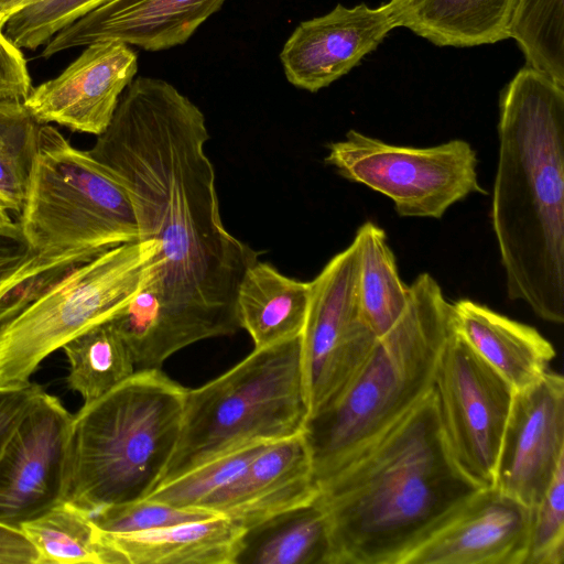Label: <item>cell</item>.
Returning a JSON list of instances; mask_svg holds the SVG:
<instances>
[{"instance_id": "1", "label": "cell", "mask_w": 564, "mask_h": 564, "mask_svg": "<svg viewBox=\"0 0 564 564\" xmlns=\"http://www.w3.org/2000/svg\"><path fill=\"white\" fill-rule=\"evenodd\" d=\"M202 110L164 79L134 77L88 153L127 193L139 240L160 245L149 281L159 300L142 319L158 365L240 328L236 295L259 253L231 235L219 210Z\"/></svg>"}, {"instance_id": "2", "label": "cell", "mask_w": 564, "mask_h": 564, "mask_svg": "<svg viewBox=\"0 0 564 564\" xmlns=\"http://www.w3.org/2000/svg\"><path fill=\"white\" fill-rule=\"evenodd\" d=\"M317 486L333 564H399L484 488L451 449L434 388Z\"/></svg>"}, {"instance_id": "3", "label": "cell", "mask_w": 564, "mask_h": 564, "mask_svg": "<svg viewBox=\"0 0 564 564\" xmlns=\"http://www.w3.org/2000/svg\"><path fill=\"white\" fill-rule=\"evenodd\" d=\"M490 218L506 290L564 322V87L525 67L499 102Z\"/></svg>"}, {"instance_id": "4", "label": "cell", "mask_w": 564, "mask_h": 564, "mask_svg": "<svg viewBox=\"0 0 564 564\" xmlns=\"http://www.w3.org/2000/svg\"><path fill=\"white\" fill-rule=\"evenodd\" d=\"M453 332V303L431 274H419L397 323L377 339L346 388L306 421L303 432L317 484L429 394Z\"/></svg>"}, {"instance_id": "5", "label": "cell", "mask_w": 564, "mask_h": 564, "mask_svg": "<svg viewBox=\"0 0 564 564\" xmlns=\"http://www.w3.org/2000/svg\"><path fill=\"white\" fill-rule=\"evenodd\" d=\"M186 388L161 369L135 372L73 415L63 501L93 514L147 498L175 448Z\"/></svg>"}, {"instance_id": "6", "label": "cell", "mask_w": 564, "mask_h": 564, "mask_svg": "<svg viewBox=\"0 0 564 564\" xmlns=\"http://www.w3.org/2000/svg\"><path fill=\"white\" fill-rule=\"evenodd\" d=\"M308 416L301 336L254 348L225 373L186 390L178 438L159 485L240 447L302 433Z\"/></svg>"}, {"instance_id": "7", "label": "cell", "mask_w": 564, "mask_h": 564, "mask_svg": "<svg viewBox=\"0 0 564 564\" xmlns=\"http://www.w3.org/2000/svg\"><path fill=\"white\" fill-rule=\"evenodd\" d=\"M20 224L34 254L96 256L139 241L124 189L88 153L42 124Z\"/></svg>"}, {"instance_id": "8", "label": "cell", "mask_w": 564, "mask_h": 564, "mask_svg": "<svg viewBox=\"0 0 564 564\" xmlns=\"http://www.w3.org/2000/svg\"><path fill=\"white\" fill-rule=\"evenodd\" d=\"M160 245L117 246L77 268L46 294L0 326V386L29 382L53 351L108 321L143 286Z\"/></svg>"}, {"instance_id": "9", "label": "cell", "mask_w": 564, "mask_h": 564, "mask_svg": "<svg viewBox=\"0 0 564 564\" xmlns=\"http://www.w3.org/2000/svg\"><path fill=\"white\" fill-rule=\"evenodd\" d=\"M327 149L326 164L341 177L390 198L400 217L440 219L470 194H486L478 182L477 154L465 140L415 148L351 129Z\"/></svg>"}, {"instance_id": "10", "label": "cell", "mask_w": 564, "mask_h": 564, "mask_svg": "<svg viewBox=\"0 0 564 564\" xmlns=\"http://www.w3.org/2000/svg\"><path fill=\"white\" fill-rule=\"evenodd\" d=\"M359 268V243L354 237L310 282V304L301 335L310 416L346 388L378 339L361 314Z\"/></svg>"}, {"instance_id": "11", "label": "cell", "mask_w": 564, "mask_h": 564, "mask_svg": "<svg viewBox=\"0 0 564 564\" xmlns=\"http://www.w3.org/2000/svg\"><path fill=\"white\" fill-rule=\"evenodd\" d=\"M434 390L456 460L477 482L492 486L516 390L455 332L441 355Z\"/></svg>"}, {"instance_id": "12", "label": "cell", "mask_w": 564, "mask_h": 564, "mask_svg": "<svg viewBox=\"0 0 564 564\" xmlns=\"http://www.w3.org/2000/svg\"><path fill=\"white\" fill-rule=\"evenodd\" d=\"M73 415L44 390L0 458V522L19 528L63 501Z\"/></svg>"}, {"instance_id": "13", "label": "cell", "mask_w": 564, "mask_h": 564, "mask_svg": "<svg viewBox=\"0 0 564 564\" xmlns=\"http://www.w3.org/2000/svg\"><path fill=\"white\" fill-rule=\"evenodd\" d=\"M563 460L564 379L549 370L514 391L492 486L532 508Z\"/></svg>"}, {"instance_id": "14", "label": "cell", "mask_w": 564, "mask_h": 564, "mask_svg": "<svg viewBox=\"0 0 564 564\" xmlns=\"http://www.w3.org/2000/svg\"><path fill=\"white\" fill-rule=\"evenodd\" d=\"M137 72L138 55L130 45L96 42L58 76L32 88L23 104L40 123L97 137L109 126Z\"/></svg>"}, {"instance_id": "15", "label": "cell", "mask_w": 564, "mask_h": 564, "mask_svg": "<svg viewBox=\"0 0 564 564\" xmlns=\"http://www.w3.org/2000/svg\"><path fill=\"white\" fill-rule=\"evenodd\" d=\"M532 508L484 487L399 564H524Z\"/></svg>"}, {"instance_id": "16", "label": "cell", "mask_w": 564, "mask_h": 564, "mask_svg": "<svg viewBox=\"0 0 564 564\" xmlns=\"http://www.w3.org/2000/svg\"><path fill=\"white\" fill-rule=\"evenodd\" d=\"M395 26L390 2L373 9L337 4L295 28L280 53L284 75L293 86L316 93L347 74Z\"/></svg>"}, {"instance_id": "17", "label": "cell", "mask_w": 564, "mask_h": 564, "mask_svg": "<svg viewBox=\"0 0 564 564\" xmlns=\"http://www.w3.org/2000/svg\"><path fill=\"white\" fill-rule=\"evenodd\" d=\"M226 0H110L56 33L42 51L56 53L100 41L155 52L184 44Z\"/></svg>"}, {"instance_id": "18", "label": "cell", "mask_w": 564, "mask_h": 564, "mask_svg": "<svg viewBox=\"0 0 564 564\" xmlns=\"http://www.w3.org/2000/svg\"><path fill=\"white\" fill-rule=\"evenodd\" d=\"M318 492L304 432L270 442L204 506L245 530L313 501Z\"/></svg>"}, {"instance_id": "19", "label": "cell", "mask_w": 564, "mask_h": 564, "mask_svg": "<svg viewBox=\"0 0 564 564\" xmlns=\"http://www.w3.org/2000/svg\"><path fill=\"white\" fill-rule=\"evenodd\" d=\"M456 335L516 391L531 386L555 357L551 343L534 327L468 299L453 303Z\"/></svg>"}, {"instance_id": "20", "label": "cell", "mask_w": 564, "mask_h": 564, "mask_svg": "<svg viewBox=\"0 0 564 564\" xmlns=\"http://www.w3.org/2000/svg\"><path fill=\"white\" fill-rule=\"evenodd\" d=\"M245 531L218 514L141 532H100L111 564H235Z\"/></svg>"}, {"instance_id": "21", "label": "cell", "mask_w": 564, "mask_h": 564, "mask_svg": "<svg viewBox=\"0 0 564 564\" xmlns=\"http://www.w3.org/2000/svg\"><path fill=\"white\" fill-rule=\"evenodd\" d=\"M311 295L310 282L281 273L257 260L243 273L236 295L239 327L263 348L302 335Z\"/></svg>"}, {"instance_id": "22", "label": "cell", "mask_w": 564, "mask_h": 564, "mask_svg": "<svg viewBox=\"0 0 564 564\" xmlns=\"http://www.w3.org/2000/svg\"><path fill=\"white\" fill-rule=\"evenodd\" d=\"M519 0H390L397 26L440 46L466 47L508 37Z\"/></svg>"}, {"instance_id": "23", "label": "cell", "mask_w": 564, "mask_h": 564, "mask_svg": "<svg viewBox=\"0 0 564 564\" xmlns=\"http://www.w3.org/2000/svg\"><path fill=\"white\" fill-rule=\"evenodd\" d=\"M235 564H333L326 512L315 498L246 529Z\"/></svg>"}, {"instance_id": "24", "label": "cell", "mask_w": 564, "mask_h": 564, "mask_svg": "<svg viewBox=\"0 0 564 564\" xmlns=\"http://www.w3.org/2000/svg\"><path fill=\"white\" fill-rule=\"evenodd\" d=\"M360 268L358 295L361 314L379 338L400 318L409 299V285L400 278L386 232L372 221L356 231Z\"/></svg>"}, {"instance_id": "25", "label": "cell", "mask_w": 564, "mask_h": 564, "mask_svg": "<svg viewBox=\"0 0 564 564\" xmlns=\"http://www.w3.org/2000/svg\"><path fill=\"white\" fill-rule=\"evenodd\" d=\"M62 348L69 362L68 387L80 393L85 403L135 372L131 354L109 319L84 330Z\"/></svg>"}, {"instance_id": "26", "label": "cell", "mask_w": 564, "mask_h": 564, "mask_svg": "<svg viewBox=\"0 0 564 564\" xmlns=\"http://www.w3.org/2000/svg\"><path fill=\"white\" fill-rule=\"evenodd\" d=\"M20 529L39 551L40 564H111L91 514L68 501H61Z\"/></svg>"}, {"instance_id": "27", "label": "cell", "mask_w": 564, "mask_h": 564, "mask_svg": "<svg viewBox=\"0 0 564 564\" xmlns=\"http://www.w3.org/2000/svg\"><path fill=\"white\" fill-rule=\"evenodd\" d=\"M564 0H519L508 37L523 51L531 68L564 87Z\"/></svg>"}, {"instance_id": "28", "label": "cell", "mask_w": 564, "mask_h": 564, "mask_svg": "<svg viewBox=\"0 0 564 564\" xmlns=\"http://www.w3.org/2000/svg\"><path fill=\"white\" fill-rule=\"evenodd\" d=\"M42 124L23 101H0V195L11 212L23 208Z\"/></svg>"}, {"instance_id": "29", "label": "cell", "mask_w": 564, "mask_h": 564, "mask_svg": "<svg viewBox=\"0 0 564 564\" xmlns=\"http://www.w3.org/2000/svg\"><path fill=\"white\" fill-rule=\"evenodd\" d=\"M253 443L217 456L164 484L147 498L178 508L203 507L218 491L238 477L265 447Z\"/></svg>"}, {"instance_id": "30", "label": "cell", "mask_w": 564, "mask_h": 564, "mask_svg": "<svg viewBox=\"0 0 564 564\" xmlns=\"http://www.w3.org/2000/svg\"><path fill=\"white\" fill-rule=\"evenodd\" d=\"M96 257L98 256L86 251L33 254L0 286V323L20 314L77 268Z\"/></svg>"}, {"instance_id": "31", "label": "cell", "mask_w": 564, "mask_h": 564, "mask_svg": "<svg viewBox=\"0 0 564 564\" xmlns=\"http://www.w3.org/2000/svg\"><path fill=\"white\" fill-rule=\"evenodd\" d=\"M110 0H37L11 14L7 37L20 50H35L56 33Z\"/></svg>"}, {"instance_id": "32", "label": "cell", "mask_w": 564, "mask_h": 564, "mask_svg": "<svg viewBox=\"0 0 564 564\" xmlns=\"http://www.w3.org/2000/svg\"><path fill=\"white\" fill-rule=\"evenodd\" d=\"M218 513L203 507L178 508L140 499L99 509L91 514L97 528L107 533H132L204 520Z\"/></svg>"}, {"instance_id": "33", "label": "cell", "mask_w": 564, "mask_h": 564, "mask_svg": "<svg viewBox=\"0 0 564 564\" xmlns=\"http://www.w3.org/2000/svg\"><path fill=\"white\" fill-rule=\"evenodd\" d=\"M564 562V460L539 502L532 507L524 564Z\"/></svg>"}, {"instance_id": "34", "label": "cell", "mask_w": 564, "mask_h": 564, "mask_svg": "<svg viewBox=\"0 0 564 564\" xmlns=\"http://www.w3.org/2000/svg\"><path fill=\"white\" fill-rule=\"evenodd\" d=\"M32 90L26 61L0 25V101H23Z\"/></svg>"}, {"instance_id": "35", "label": "cell", "mask_w": 564, "mask_h": 564, "mask_svg": "<svg viewBox=\"0 0 564 564\" xmlns=\"http://www.w3.org/2000/svg\"><path fill=\"white\" fill-rule=\"evenodd\" d=\"M43 389L25 382L0 386V458L13 433Z\"/></svg>"}, {"instance_id": "36", "label": "cell", "mask_w": 564, "mask_h": 564, "mask_svg": "<svg viewBox=\"0 0 564 564\" xmlns=\"http://www.w3.org/2000/svg\"><path fill=\"white\" fill-rule=\"evenodd\" d=\"M33 254L20 221L0 223V286Z\"/></svg>"}, {"instance_id": "37", "label": "cell", "mask_w": 564, "mask_h": 564, "mask_svg": "<svg viewBox=\"0 0 564 564\" xmlns=\"http://www.w3.org/2000/svg\"><path fill=\"white\" fill-rule=\"evenodd\" d=\"M0 564H40V554L19 528L0 522Z\"/></svg>"}, {"instance_id": "38", "label": "cell", "mask_w": 564, "mask_h": 564, "mask_svg": "<svg viewBox=\"0 0 564 564\" xmlns=\"http://www.w3.org/2000/svg\"><path fill=\"white\" fill-rule=\"evenodd\" d=\"M36 1L37 0H0V25L3 26L11 14Z\"/></svg>"}, {"instance_id": "39", "label": "cell", "mask_w": 564, "mask_h": 564, "mask_svg": "<svg viewBox=\"0 0 564 564\" xmlns=\"http://www.w3.org/2000/svg\"><path fill=\"white\" fill-rule=\"evenodd\" d=\"M11 210L8 202L0 195V223L11 220L9 212Z\"/></svg>"}]
</instances>
